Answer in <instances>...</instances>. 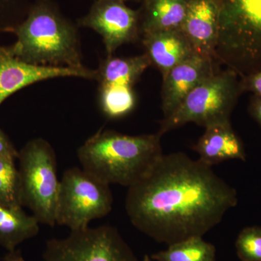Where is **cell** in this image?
Here are the masks:
<instances>
[{"mask_svg":"<svg viewBox=\"0 0 261 261\" xmlns=\"http://www.w3.org/2000/svg\"><path fill=\"white\" fill-rule=\"evenodd\" d=\"M100 106L109 118L127 116L136 106L133 87L125 85H109L99 87Z\"/></svg>","mask_w":261,"mask_h":261,"instance_id":"d6986e66","label":"cell"},{"mask_svg":"<svg viewBox=\"0 0 261 261\" xmlns=\"http://www.w3.org/2000/svg\"><path fill=\"white\" fill-rule=\"evenodd\" d=\"M219 31L215 61L240 78L261 69V0H215Z\"/></svg>","mask_w":261,"mask_h":261,"instance_id":"277c9868","label":"cell"},{"mask_svg":"<svg viewBox=\"0 0 261 261\" xmlns=\"http://www.w3.org/2000/svg\"><path fill=\"white\" fill-rule=\"evenodd\" d=\"M142 261H154L153 259L151 257L150 255H144L143 259Z\"/></svg>","mask_w":261,"mask_h":261,"instance_id":"484cf974","label":"cell"},{"mask_svg":"<svg viewBox=\"0 0 261 261\" xmlns=\"http://www.w3.org/2000/svg\"><path fill=\"white\" fill-rule=\"evenodd\" d=\"M79 24L98 33L102 38L108 56H112L118 47L138 39L141 14L123 2L96 0Z\"/></svg>","mask_w":261,"mask_h":261,"instance_id":"9c48e42d","label":"cell"},{"mask_svg":"<svg viewBox=\"0 0 261 261\" xmlns=\"http://www.w3.org/2000/svg\"><path fill=\"white\" fill-rule=\"evenodd\" d=\"M242 93L239 75L233 70L217 71L193 89L171 116L163 118L159 132L163 135L188 123L204 128L230 123Z\"/></svg>","mask_w":261,"mask_h":261,"instance_id":"8992f818","label":"cell"},{"mask_svg":"<svg viewBox=\"0 0 261 261\" xmlns=\"http://www.w3.org/2000/svg\"><path fill=\"white\" fill-rule=\"evenodd\" d=\"M44 261H138L135 252L113 226L103 225L70 231L63 239H51Z\"/></svg>","mask_w":261,"mask_h":261,"instance_id":"ba28073f","label":"cell"},{"mask_svg":"<svg viewBox=\"0 0 261 261\" xmlns=\"http://www.w3.org/2000/svg\"><path fill=\"white\" fill-rule=\"evenodd\" d=\"M238 202L236 190L212 167L175 152L163 154L147 176L128 187L125 207L136 228L170 245L203 237Z\"/></svg>","mask_w":261,"mask_h":261,"instance_id":"6da1fadb","label":"cell"},{"mask_svg":"<svg viewBox=\"0 0 261 261\" xmlns=\"http://www.w3.org/2000/svg\"><path fill=\"white\" fill-rule=\"evenodd\" d=\"M240 261H261V226H249L239 233L235 242Z\"/></svg>","mask_w":261,"mask_h":261,"instance_id":"44dd1931","label":"cell"},{"mask_svg":"<svg viewBox=\"0 0 261 261\" xmlns=\"http://www.w3.org/2000/svg\"><path fill=\"white\" fill-rule=\"evenodd\" d=\"M158 132L130 136L100 129L77 151L84 170L111 185L130 187L143 179L163 156Z\"/></svg>","mask_w":261,"mask_h":261,"instance_id":"7a4b0ae2","label":"cell"},{"mask_svg":"<svg viewBox=\"0 0 261 261\" xmlns=\"http://www.w3.org/2000/svg\"><path fill=\"white\" fill-rule=\"evenodd\" d=\"M4 261H27L24 259L21 252L19 250H15L9 251L3 257Z\"/></svg>","mask_w":261,"mask_h":261,"instance_id":"d4e9b609","label":"cell"},{"mask_svg":"<svg viewBox=\"0 0 261 261\" xmlns=\"http://www.w3.org/2000/svg\"><path fill=\"white\" fill-rule=\"evenodd\" d=\"M216 61L195 55L163 77L162 110L164 118L171 114L193 89L217 72Z\"/></svg>","mask_w":261,"mask_h":261,"instance_id":"8fae6325","label":"cell"},{"mask_svg":"<svg viewBox=\"0 0 261 261\" xmlns=\"http://www.w3.org/2000/svg\"><path fill=\"white\" fill-rule=\"evenodd\" d=\"M249 112L261 126V97L252 96L249 106Z\"/></svg>","mask_w":261,"mask_h":261,"instance_id":"cb8c5ba5","label":"cell"},{"mask_svg":"<svg viewBox=\"0 0 261 261\" xmlns=\"http://www.w3.org/2000/svg\"><path fill=\"white\" fill-rule=\"evenodd\" d=\"M181 30L196 54L215 61L219 31V10L215 0H191Z\"/></svg>","mask_w":261,"mask_h":261,"instance_id":"7c38bea8","label":"cell"},{"mask_svg":"<svg viewBox=\"0 0 261 261\" xmlns=\"http://www.w3.org/2000/svg\"><path fill=\"white\" fill-rule=\"evenodd\" d=\"M150 65L146 53L130 58L108 56L99 65L96 80L99 82V87L109 85L133 87Z\"/></svg>","mask_w":261,"mask_h":261,"instance_id":"2e32d148","label":"cell"},{"mask_svg":"<svg viewBox=\"0 0 261 261\" xmlns=\"http://www.w3.org/2000/svg\"><path fill=\"white\" fill-rule=\"evenodd\" d=\"M39 222L21 208H12L0 205V247L8 252L16 250L25 240L37 236Z\"/></svg>","mask_w":261,"mask_h":261,"instance_id":"e0dca14e","label":"cell"},{"mask_svg":"<svg viewBox=\"0 0 261 261\" xmlns=\"http://www.w3.org/2000/svg\"><path fill=\"white\" fill-rule=\"evenodd\" d=\"M193 149L198 154L199 161L212 167L228 160L245 161L243 142L235 133L231 123L206 127Z\"/></svg>","mask_w":261,"mask_h":261,"instance_id":"5bb4252c","label":"cell"},{"mask_svg":"<svg viewBox=\"0 0 261 261\" xmlns=\"http://www.w3.org/2000/svg\"><path fill=\"white\" fill-rule=\"evenodd\" d=\"M15 56L32 64L83 69L78 32L51 0H39L15 29Z\"/></svg>","mask_w":261,"mask_h":261,"instance_id":"3957f363","label":"cell"},{"mask_svg":"<svg viewBox=\"0 0 261 261\" xmlns=\"http://www.w3.org/2000/svg\"><path fill=\"white\" fill-rule=\"evenodd\" d=\"M116 1H121L123 2V3H125V2L126 1H145V0H116Z\"/></svg>","mask_w":261,"mask_h":261,"instance_id":"4316f807","label":"cell"},{"mask_svg":"<svg viewBox=\"0 0 261 261\" xmlns=\"http://www.w3.org/2000/svg\"><path fill=\"white\" fill-rule=\"evenodd\" d=\"M18 159L22 205L39 224L53 227L61 184L54 149L47 140L34 139L19 151Z\"/></svg>","mask_w":261,"mask_h":261,"instance_id":"5b68a950","label":"cell"},{"mask_svg":"<svg viewBox=\"0 0 261 261\" xmlns=\"http://www.w3.org/2000/svg\"><path fill=\"white\" fill-rule=\"evenodd\" d=\"M0 205L21 208V189L14 160L0 161Z\"/></svg>","mask_w":261,"mask_h":261,"instance_id":"ffe728a7","label":"cell"},{"mask_svg":"<svg viewBox=\"0 0 261 261\" xmlns=\"http://www.w3.org/2000/svg\"><path fill=\"white\" fill-rule=\"evenodd\" d=\"M150 256L154 261H216V249L203 237H194L171 244Z\"/></svg>","mask_w":261,"mask_h":261,"instance_id":"ac0fdd59","label":"cell"},{"mask_svg":"<svg viewBox=\"0 0 261 261\" xmlns=\"http://www.w3.org/2000/svg\"><path fill=\"white\" fill-rule=\"evenodd\" d=\"M113 204L109 185L82 168H68L60 184L56 224L66 226L70 231L84 229L91 221L110 214Z\"/></svg>","mask_w":261,"mask_h":261,"instance_id":"52a82bcc","label":"cell"},{"mask_svg":"<svg viewBox=\"0 0 261 261\" xmlns=\"http://www.w3.org/2000/svg\"><path fill=\"white\" fill-rule=\"evenodd\" d=\"M191 0H145L141 15L142 35L181 30Z\"/></svg>","mask_w":261,"mask_h":261,"instance_id":"9a60e30c","label":"cell"},{"mask_svg":"<svg viewBox=\"0 0 261 261\" xmlns=\"http://www.w3.org/2000/svg\"><path fill=\"white\" fill-rule=\"evenodd\" d=\"M142 43L151 64L159 68L163 77L176 65L197 55L181 30L143 34Z\"/></svg>","mask_w":261,"mask_h":261,"instance_id":"4fadbf2b","label":"cell"},{"mask_svg":"<svg viewBox=\"0 0 261 261\" xmlns=\"http://www.w3.org/2000/svg\"><path fill=\"white\" fill-rule=\"evenodd\" d=\"M59 77L96 80L97 70L32 64L17 58L10 48L0 47V106L11 94L27 86Z\"/></svg>","mask_w":261,"mask_h":261,"instance_id":"30bf717a","label":"cell"},{"mask_svg":"<svg viewBox=\"0 0 261 261\" xmlns=\"http://www.w3.org/2000/svg\"><path fill=\"white\" fill-rule=\"evenodd\" d=\"M19 152L15 148L9 138L0 128V161L18 159Z\"/></svg>","mask_w":261,"mask_h":261,"instance_id":"603a6c76","label":"cell"},{"mask_svg":"<svg viewBox=\"0 0 261 261\" xmlns=\"http://www.w3.org/2000/svg\"><path fill=\"white\" fill-rule=\"evenodd\" d=\"M242 92H250L261 97V69L240 80Z\"/></svg>","mask_w":261,"mask_h":261,"instance_id":"7402d4cb","label":"cell"},{"mask_svg":"<svg viewBox=\"0 0 261 261\" xmlns=\"http://www.w3.org/2000/svg\"><path fill=\"white\" fill-rule=\"evenodd\" d=\"M5 1V0H0V2Z\"/></svg>","mask_w":261,"mask_h":261,"instance_id":"83f0119b","label":"cell"}]
</instances>
